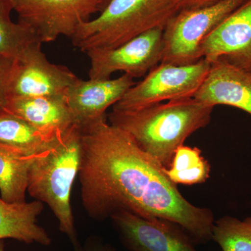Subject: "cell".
I'll return each mask as SVG.
<instances>
[{
  "mask_svg": "<svg viewBox=\"0 0 251 251\" xmlns=\"http://www.w3.org/2000/svg\"><path fill=\"white\" fill-rule=\"evenodd\" d=\"M104 117L81 127L79 179L83 207L102 221L120 211L178 225L195 243L212 240L214 214L191 204L164 167Z\"/></svg>",
  "mask_w": 251,
  "mask_h": 251,
  "instance_id": "obj_1",
  "label": "cell"
},
{
  "mask_svg": "<svg viewBox=\"0 0 251 251\" xmlns=\"http://www.w3.org/2000/svg\"><path fill=\"white\" fill-rule=\"evenodd\" d=\"M214 107L194 97L174 99L107 115L108 122L125 130L145 152L168 168L176 149L211 120Z\"/></svg>",
  "mask_w": 251,
  "mask_h": 251,
  "instance_id": "obj_2",
  "label": "cell"
},
{
  "mask_svg": "<svg viewBox=\"0 0 251 251\" xmlns=\"http://www.w3.org/2000/svg\"><path fill=\"white\" fill-rule=\"evenodd\" d=\"M81 151V127L74 125L49 151L34 158L29 166L27 185L29 196L50 208L58 220L59 230L70 239L77 251L80 245L74 225L71 195L80 171Z\"/></svg>",
  "mask_w": 251,
  "mask_h": 251,
  "instance_id": "obj_3",
  "label": "cell"
},
{
  "mask_svg": "<svg viewBox=\"0 0 251 251\" xmlns=\"http://www.w3.org/2000/svg\"><path fill=\"white\" fill-rule=\"evenodd\" d=\"M179 11L176 0H110L97 17L80 24L70 39L84 52L112 49L151 29L164 28Z\"/></svg>",
  "mask_w": 251,
  "mask_h": 251,
  "instance_id": "obj_4",
  "label": "cell"
},
{
  "mask_svg": "<svg viewBox=\"0 0 251 251\" xmlns=\"http://www.w3.org/2000/svg\"><path fill=\"white\" fill-rule=\"evenodd\" d=\"M245 1L219 0L202 7L179 10L163 28L161 62L187 65L202 59L203 41Z\"/></svg>",
  "mask_w": 251,
  "mask_h": 251,
  "instance_id": "obj_5",
  "label": "cell"
},
{
  "mask_svg": "<svg viewBox=\"0 0 251 251\" xmlns=\"http://www.w3.org/2000/svg\"><path fill=\"white\" fill-rule=\"evenodd\" d=\"M211 63L202 59L187 65L161 62L132 86L112 108L131 110L164 100L193 97L202 85Z\"/></svg>",
  "mask_w": 251,
  "mask_h": 251,
  "instance_id": "obj_6",
  "label": "cell"
},
{
  "mask_svg": "<svg viewBox=\"0 0 251 251\" xmlns=\"http://www.w3.org/2000/svg\"><path fill=\"white\" fill-rule=\"evenodd\" d=\"M18 21L34 31L39 41L71 38L77 27L102 10V0H10Z\"/></svg>",
  "mask_w": 251,
  "mask_h": 251,
  "instance_id": "obj_7",
  "label": "cell"
},
{
  "mask_svg": "<svg viewBox=\"0 0 251 251\" xmlns=\"http://www.w3.org/2000/svg\"><path fill=\"white\" fill-rule=\"evenodd\" d=\"M163 27L155 28L112 49L87 51L90 60L89 77L110 78L121 72L133 77H145L161 62Z\"/></svg>",
  "mask_w": 251,
  "mask_h": 251,
  "instance_id": "obj_8",
  "label": "cell"
},
{
  "mask_svg": "<svg viewBox=\"0 0 251 251\" xmlns=\"http://www.w3.org/2000/svg\"><path fill=\"white\" fill-rule=\"evenodd\" d=\"M78 78L67 67L50 62L36 42L15 59L9 82V97L66 96Z\"/></svg>",
  "mask_w": 251,
  "mask_h": 251,
  "instance_id": "obj_9",
  "label": "cell"
},
{
  "mask_svg": "<svg viewBox=\"0 0 251 251\" xmlns=\"http://www.w3.org/2000/svg\"><path fill=\"white\" fill-rule=\"evenodd\" d=\"M110 218L130 251H198L192 238L171 221L145 219L126 211H117Z\"/></svg>",
  "mask_w": 251,
  "mask_h": 251,
  "instance_id": "obj_10",
  "label": "cell"
},
{
  "mask_svg": "<svg viewBox=\"0 0 251 251\" xmlns=\"http://www.w3.org/2000/svg\"><path fill=\"white\" fill-rule=\"evenodd\" d=\"M202 59L251 72V0H246L203 41Z\"/></svg>",
  "mask_w": 251,
  "mask_h": 251,
  "instance_id": "obj_11",
  "label": "cell"
},
{
  "mask_svg": "<svg viewBox=\"0 0 251 251\" xmlns=\"http://www.w3.org/2000/svg\"><path fill=\"white\" fill-rule=\"evenodd\" d=\"M133 79L127 74L114 79L84 80L78 77L66 94L75 125L82 126L106 117L107 110L135 85Z\"/></svg>",
  "mask_w": 251,
  "mask_h": 251,
  "instance_id": "obj_12",
  "label": "cell"
},
{
  "mask_svg": "<svg viewBox=\"0 0 251 251\" xmlns=\"http://www.w3.org/2000/svg\"><path fill=\"white\" fill-rule=\"evenodd\" d=\"M193 97L214 108L227 105L251 115V72L222 61L211 63L204 82Z\"/></svg>",
  "mask_w": 251,
  "mask_h": 251,
  "instance_id": "obj_13",
  "label": "cell"
},
{
  "mask_svg": "<svg viewBox=\"0 0 251 251\" xmlns=\"http://www.w3.org/2000/svg\"><path fill=\"white\" fill-rule=\"evenodd\" d=\"M4 110L51 136L59 137L75 125L66 96L11 97Z\"/></svg>",
  "mask_w": 251,
  "mask_h": 251,
  "instance_id": "obj_14",
  "label": "cell"
},
{
  "mask_svg": "<svg viewBox=\"0 0 251 251\" xmlns=\"http://www.w3.org/2000/svg\"><path fill=\"white\" fill-rule=\"evenodd\" d=\"M43 210L44 204L39 201L8 202L0 196V240L14 239L49 246L50 237L36 222Z\"/></svg>",
  "mask_w": 251,
  "mask_h": 251,
  "instance_id": "obj_15",
  "label": "cell"
},
{
  "mask_svg": "<svg viewBox=\"0 0 251 251\" xmlns=\"http://www.w3.org/2000/svg\"><path fill=\"white\" fill-rule=\"evenodd\" d=\"M59 137L46 134L6 110L0 112V148L9 152L35 158L49 151Z\"/></svg>",
  "mask_w": 251,
  "mask_h": 251,
  "instance_id": "obj_16",
  "label": "cell"
},
{
  "mask_svg": "<svg viewBox=\"0 0 251 251\" xmlns=\"http://www.w3.org/2000/svg\"><path fill=\"white\" fill-rule=\"evenodd\" d=\"M35 158H23L0 148V196L4 201L25 202L29 166Z\"/></svg>",
  "mask_w": 251,
  "mask_h": 251,
  "instance_id": "obj_17",
  "label": "cell"
},
{
  "mask_svg": "<svg viewBox=\"0 0 251 251\" xmlns=\"http://www.w3.org/2000/svg\"><path fill=\"white\" fill-rule=\"evenodd\" d=\"M211 166L198 148L181 145L176 149L171 163L165 173L175 185L202 184L209 179Z\"/></svg>",
  "mask_w": 251,
  "mask_h": 251,
  "instance_id": "obj_18",
  "label": "cell"
},
{
  "mask_svg": "<svg viewBox=\"0 0 251 251\" xmlns=\"http://www.w3.org/2000/svg\"><path fill=\"white\" fill-rule=\"evenodd\" d=\"M13 11L10 0H0V56L18 59L29 46L40 41L30 28L13 21Z\"/></svg>",
  "mask_w": 251,
  "mask_h": 251,
  "instance_id": "obj_19",
  "label": "cell"
},
{
  "mask_svg": "<svg viewBox=\"0 0 251 251\" xmlns=\"http://www.w3.org/2000/svg\"><path fill=\"white\" fill-rule=\"evenodd\" d=\"M212 240L222 251H251V216L221 217L214 222Z\"/></svg>",
  "mask_w": 251,
  "mask_h": 251,
  "instance_id": "obj_20",
  "label": "cell"
},
{
  "mask_svg": "<svg viewBox=\"0 0 251 251\" xmlns=\"http://www.w3.org/2000/svg\"><path fill=\"white\" fill-rule=\"evenodd\" d=\"M15 59L0 56V112L4 110L9 100V82Z\"/></svg>",
  "mask_w": 251,
  "mask_h": 251,
  "instance_id": "obj_21",
  "label": "cell"
},
{
  "mask_svg": "<svg viewBox=\"0 0 251 251\" xmlns=\"http://www.w3.org/2000/svg\"><path fill=\"white\" fill-rule=\"evenodd\" d=\"M219 0H176L179 10L195 9L217 2Z\"/></svg>",
  "mask_w": 251,
  "mask_h": 251,
  "instance_id": "obj_22",
  "label": "cell"
},
{
  "mask_svg": "<svg viewBox=\"0 0 251 251\" xmlns=\"http://www.w3.org/2000/svg\"><path fill=\"white\" fill-rule=\"evenodd\" d=\"M84 251H113L112 247L97 241L87 242Z\"/></svg>",
  "mask_w": 251,
  "mask_h": 251,
  "instance_id": "obj_23",
  "label": "cell"
},
{
  "mask_svg": "<svg viewBox=\"0 0 251 251\" xmlns=\"http://www.w3.org/2000/svg\"><path fill=\"white\" fill-rule=\"evenodd\" d=\"M0 251H5L4 240H0Z\"/></svg>",
  "mask_w": 251,
  "mask_h": 251,
  "instance_id": "obj_24",
  "label": "cell"
},
{
  "mask_svg": "<svg viewBox=\"0 0 251 251\" xmlns=\"http://www.w3.org/2000/svg\"><path fill=\"white\" fill-rule=\"evenodd\" d=\"M109 1H110V0H102V10L103 9L104 7H105V5L108 4Z\"/></svg>",
  "mask_w": 251,
  "mask_h": 251,
  "instance_id": "obj_25",
  "label": "cell"
}]
</instances>
